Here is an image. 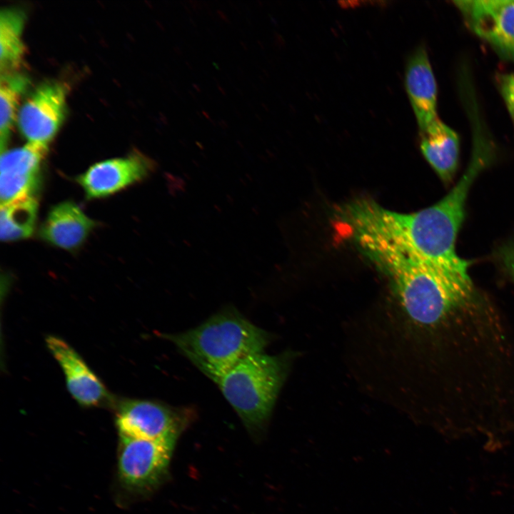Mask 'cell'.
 <instances>
[{"label":"cell","mask_w":514,"mask_h":514,"mask_svg":"<svg viewBox=\"0 0 514 514\" xmlns=\"http://www.w3.org/2000/svg\"><path fill=\"white\" fill-rule=\"evenodd\" d=\"M364 251L389 276L405 314L423 329L437 333L480 302L471 279L414 256L386 249Z\"/></svg>","instance_id":"6da1fadb"},{"label":"cell","mask_w":514,"mask_h":514,"mask_svg":"<svg viewBox=\"0 0 514 514\" xmlns=\"http://www.w3.org/2000/svg\"><path fill=\"white\" fill-rule=\"evenodd\" d=\"M165 337L213 381L248 356L263 352L269 342L268 333L233 308L218 312L196 328Z\"/></svg>","instance_id":"7a4b0ae2"},{"label":"cell","mask_w":514,"mask_h":514,"mask_svg":"<svg viewBox=\"0 0 514 514\" xmlns=\"http://www.w3.org/2000/svg\"><path fill=\"white\" fill-rule=\"evenodd\" d=\"M286 366L282 356L262 352L248 356L213 381L251 433L266 425Z\"/></svg>","instance_id":"3957f363"},{"label":"cell","mask_w":514,"mask_h":514,"mask_svg":"<svg viewBox=\"0 0 514 514\" xmlns=\"http://www.w3.org/2000/svg\"><path fill=\"white\" fill-rule=\"evenodd\" d=\"M118 470L121 483L135 491L158 485L166 476L177 439L119 436Z\"/></svg>","instance_id":"277c9868"},{"label":"cell","mask_w":514,"mask_h":514,"mask_svg":"<svg viewBox=\"0 0 514 514\" xmlns=\"http://www.w3.org/2000/svg\"><path fill=\"white\" fill-rule=\"evenodd\" d=\"M190 411L147 400H124L116 405L119 436L159 440L178 439Z\"/></svg>","instance_id":"5b68a950"},{"label":"cell","mask_w":514,"mask_h":514,"mask_svg":"<svg viewBox=\"0 0 514 514\" xmlns=\"http://www.w3.org/2000/svg\"><path fill=\"white\" fill-rule=\"evenodd\" d=\"M67 92L64 83L46 81L36 87L21 105L16 122L27 143L48 146L64 120Z\"/></svg>","instance_id":"8992f818"},{"label":"cell","mask_w":514,"mask_h":514,"mask_svg":"<svg viewBox=\"0 0 514 514\" xmlns=\"http://www.w3.org/2000/svg\"><path fill=\"white\" fill-rule=\"evenodd\" d=\"M156 166L155 161L135 151L96 163L77 178V182L88 198H102L145 180Z\"/></svg>","instance_id":"52a82bcc"},{"label":"cell","mask_w":514,"mask_h":514,"mask_svg":"<svg viewBox=\"0 0 514 514\" xmlns=\"http://www.w3.org/2000/svg\"><path fill=\"white\" fill-rule=\"evenodd\" d=\"M468 25L495 50L514 61V0L456 1Z\"/></svg>","instance_id":"ba28073f"},{"label":"cell","mask_w":514,"mask_h":514,"mask_svg":"<svg viewBox=\"0 0 514 514\" xmlns=\"http://www.w3.org/2000/svg\"><path fill=\"white\" fill-rule=\"evenodd\" d=\"M48 146L26 143L1 153V204L33 196L40 184L42 162Z\"/></svg>","instance_id":"9c48e42d"},{"label":"cell","mask_w":514,"mask_h":514,"mask_svg":"<svg viewBox=\"0 0 514 514\" xmlns=\"http://www.w3.org/2000/svg\"><path fill=\"white\" fill-rule=\"evenodd\" d=\"M46 342L64 372L70 394L81 405L99 406L113 402L106 388L72 347L54 336H48Z\"/></svg>","instance_id":"30bf717a"},{"label":"cell","mask_w":514,"mask_h":514,"mask_svg":"<svg viewBox=\"0 0 514 514\" xmlns=\"http://www.w3.org/2000/svg\"><path fill=\"white\" fill-rule=\"evenodd\" d=\"M405 88L420 132L435 119L437 86L426 50L417 48L408 58L405 75Z\"/></svg>","instance_id":"8fae6325"},{"label":"cell","mask_w":514,"mask_h":514,"mask_svg":"<svg viewBox=\"0 0 514 514\" xmlns=\"http://www.w3.org/2000/svg\"><path fill=\"white\" fill-rule=\"evenodd\" d=\"M95 224L76 204L64 201L50 209L39 236L53 246L73 251L84 242Z\"/></svg>","instance_id":"7c38bea8"},{"label":"cell","mask_w":514,"mask_h":514,"mask_svg":"<svg viewBox=\"0 0 514 514\" xmlns=\"http://www.w3.org/2000/svg\"><path fill=\"white\" fill-rule=\"evenodd\" d=\"M420 134L424 157L444 181H450L458 165V134L438 118Z\"/></svg>","instance_id":"4fadbf2b"},{"label":"cell","mask_w":514,"mask_h":514,"mask_svg":"<svg viewBox=\"0 0 514 514\" xmlns=\"http://www.w3.org/2000/svg\"><path fill=\"white\" fill-rule=\"evenodd\" d=\"M25 19L24 12L18 8L6 7L1 10V74L16 71L22 64L26 52L23 40Z\"/></svg>","instance_id":"5bb4252c"},{"label":"cell","mask_w":514,"mask_h":514,"mask_svg":"<svg viewBox=\"0 0 514 514\" xmlns=\"http://www.w3.org/2000/svg\"><path fill=\"white\" fill-rule=\"evenodd\" d=\"M38 203L33 196L1 204L0 236L4 241L29 238L34 232Z\"/></svg>","instance_id":"9a60e30c"},{"label":"cell","mask_w":514,"mask_h":514,"mask_svg":"<svg viewBox=\"0 0 514 514\" xmlns=\"http://www.w3.org/2000/svg\"><path fill=\"white\" fill-rule=\"evenodd\" d=\"M29 78L19 72L1 74L0 78V143L1 151L5 150L14 122L19 103L29 85Z\"/></svg>","instance_id":"2e32d148"},{"label":"cell","mask_w":514,"mask_h":514,"mask_svg":"<svg viewBox=\"0 0 514 514\" xmlns=\"http://www.w3.org/2000/svg\"><path fill=\"white\" fill-rule=\"evenodd\" d=\"M500 90L508 108L514 106V74L501 76L500 81Z\"/></svg>","instance_id":"e0dca14e"},{"label":"cell","mask_w":514,"mask_h":514,"mask_svg":"<svg viewBox=\"0 0 514 514\" xmlns=\"http://www.w3.org/2000/svg\"><path fill=\"white\" fill-rule=\"evenodd\" d=\"M502 258L504 265L514 280V247H508L503 250Z\"/></svg>","instance_id":"ac0fdd59"},{"label":"cell","mask_w":514,"mask_h":514,"mask_svg":"<svg viewBox=\"0 0 514 514\" xmlns=\"http://www.w3.org/2000/svg\"><path fill=\"white\" fill-rule=\"evenodd\" d=\"M514 120V106L508 109Z\"/></svg>","instance_id":"d6986e66"}]
</instances>
